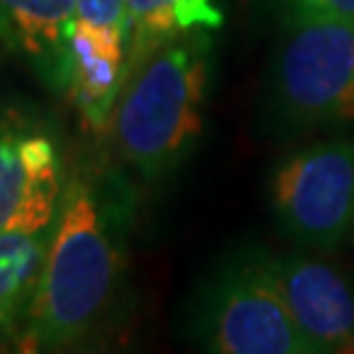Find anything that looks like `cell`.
<instances>
[{
    "label": "cell",
    "mask_w": 354,
    "mask_h": 354,
    "mask_svg": "<svg viewBox=\"0 0 354 354\" xmlns=\"http://www.w3.org/2000/svg\"><path fill=\"white\" fill-rule=\"evenodd\" d=\"M273 213L304 252H333L354 239V142L320 140L273 174Z\"/></svg>",
    "instance_id": "5"
},
{
    "label": "cell",
    "mask_w": 354,
    "mask_h": 354,
    "mask_svg": "<svg viewBox=\"0 0 354 354\" xmlns=\"http://www.w3.org/2000/svg\"><path fill=\"white\" fill-rule=\"evenodd\" d=\"M270 273L313 354L354 352V289L313 254H268Z\"/></svg>",
    "instance_id": "7"
},
{
    "label": "cell",
    "mask_w": 354,
    "mask_h": 354,
    "mask_svg": "<svg viewBox=\"0 0 354 354\" xmlns=\"http://www.w3.org/2000/svg\"><path fill=\"white\" fill-rule=\"evenodd\" d=\"M200 339L218 354H313L268 266V252L228 260L205 291Z\"/></svg>",
    "instance_id": "4"
},
{
    "label": "cell",
    "mask_w": 354,
    "mask_h": 354,
    "mask_svg": "<svg viewBox=\"0 0 354 354\" xmlns=\"http://www.w3.org/2000/svg\"><path fill=\"white\" fill-rule=\"evenodd\" d=\"M129 39L92 29L74 19L64 53L61 87L82 115L84 127L102 134L113 118L115 100L127 79Z\"/></svg>",
    "instance_id": "8"
},
{
    "label": "cell",
    "mask_w": 354,
    "mask_h": 354,
    "mask_svg": "<svg viewBox=\"0 0 354 354\" xmlns=\"http://www.w3.org/2000/svg\"><path fill=\"white\" fill-rule=\"evenodd\" d=\"M6 349H8V344L3 342V336H0V352H6Z\"/></svg>",
    "instance_id": "14"
},
{
    "label": "cell",
    "mask_w": 354,
    "mask_h": 354,
    "mask_svg": "<svg viewBox=\"0 0 354 354\" xmlns=\"http://www.w3.org/2000/svg\"><path fill=\"white\" fill-rule=\"evenodd\" d=\"M210 74L213 42L207 32L181 35L134 66L111 118L121 160L150 181L174 171L203 134Z\"/></svg>",
    "instance_id": "2"
},
{
    "label": "cell",
    "mask_w": 354,
    "mask_h": 354,
    "mask_svg": "<svg viewBox=\"0 0 354 354\" xmlns=\"http://www.w3.org/2000/svg\"><path fill=\"white\" fill-rule=\"evenodd\" d=\"M286 13H323L354 19V0H283Z\"/></svg>",
    "instance_id": "13"
},
{
    "label": "cell",
    "mask_w": 354,
    "mask_h": 354,
    "mask_svg": "<svg viewBox=\"0 0 354 354\" xmlns=\"http://www.w3.org/2000/svg\"><path fill=\"white\" fill-rule=\"evenodd\" d=\"M270 97L286 129L354 124V19L289 13Z\"/></svg>",
    "instance_id": "3"
},
{
    "label": "cell",
    "mask_w": 354,
    "mask_h": 354,
    "mask_svg": "<svg viewBox=\"0 0 354 354\" xmlns=\"http://www.w3.org/2000/svg\"><path fill=\"white\" fill-rule=\"evenodd\" d=\"M74 19L76 0H0V45L37 64L61 87Z\"/></svg>",
    "instance_id": "9"
},
{
    "label": "cell",
    "mask_w": 354,
    "mask_h": 354,
    "mask_svg": "<svg viewBox=\"0 0 354 354\" xmlns=\"http://www.w3.org/2000/svg\"><path fill=\"white\" fill-rule=\"evenodd\" d=\"M121 252L100 200L84 178L64 189L35 302L19 349L64 352L89 339L113 310Z\"/></svg>",
    "instance_id": "1"
},
{
    "label": "cell",
    "mask_w": 354,
    "mask_h": 354,
    "mask_svg": "<svg viewBox=\"0 0 354 354\" xmlns=\"http://www.w3.org/2000/svg\"><path fill=\"white\" fill-rule=\"evenodd\" d=\"M76 19L92 29L129 39V0H76Z\"/></svg>",
    "instance_id": "12"
},
{
    "label": "cell",
    "mask_w": 354,
    "mask_h": 354,
    "mask_svg": "<svg viewBox=\"0 0 354 354\" xmlns=\"http://www.w3.org/2000/svg\"><path fill=\"white\" fill-rule=\"evenodd\" d=\"M50 234L53 226L42 231H0V336L6 344L19 346L24 333Z\"/></svg>",
    "instance_id": "10"
},
{
    "label": "cell",
    "mask_w": 354,
    "mask_h": 354,
    "mask_svg": "<svg viewBox=\"0 0 354 354\" xmlns=\"http://www.w3.org/2000/svg\"><path fill=\"white\" fill-rule=\"evenodd\" d=\"M64 163L55 140L16 115L0 118V231L53 226L64 200Z\"/></svg>",
    "instance_id": "6"
},
{
    "label": "cell",
    "mask_w": 354,
    "mask_h": 354,
    "mask_svg": "<svg viewBox=\"0 0 354 354\" xmlns=\"http://www.w3.org/2000/svg\"><path fill=\"white\" fill-rule=\"evenodd\" d=\"M221 24L223 13L213 0H129L127 74L165 42Z\"/></svg>",
    "instance_id": "11"
}]
</instances>
